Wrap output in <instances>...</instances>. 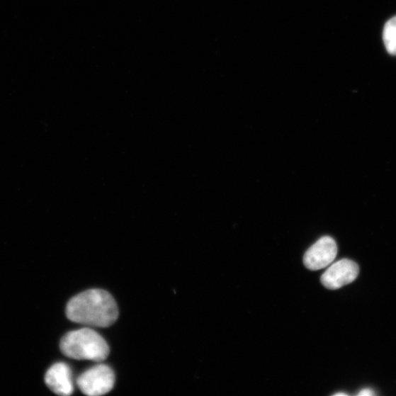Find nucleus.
Returning a JSON list of instances; mask_svg holds the SVG:
<instances>
[{
	"label": "nucleus",
	"instance_id": "obj_1",
	"mask_svg": "<svg viewBox=\"0 0 396 396\" xmlns=\"http://www.w3.org/2000/svg\"><path fill=\"white\" fill-rule=\"evenodd\" d=\"M68 319L75 323L95 327H108L118 317V309L114 298L106 290L91 289L69 302Z\"/></svg>",
	"mask_w": 396,
	"mask_h": 396
},
{
	"label": "nucleus",
	"instance_id": "obj_2",
	"mask_svg": "<svg viewBox=\"0 0 396 396\" xmlns=\"http://www.w3.org/2000/svg\"><path fill=\"white\" fill-rule=\"evenodd\" d=\"M60 348L65 356L77 361L101 362L110 353L106 341L88 327L68 332L61 339Z\"/></svg>",
	"mask_w": 396,
	"mask_h": 396
},
{
	"label": "nucleus",
	"instance_id": "obj_3",
	"mask_svg": "<svg viewBox=\"0 0 396 396\" xmlns=\"http://www.w3.org/2000/svg\"><path fill=\"white\" fill-rule=\"evenodd\" d=\"M115 373L107 365L99 364L83 372L77 380L81 392L99 396L109 392L115 385Z\"/></svg>",
	"mask_w": 396,
	"mask_h": 396
},
{
	"label": "nucleus",
	"instance_id": "obj_4",
	"mask_svg": "<svg viewBox=\"0 0 396 396\" xmlns=\"http://www.w3.org/2000/svg\"><path fill=\"white\" fill-rule=\"evenodd\" d=\"M337 254L338 247L335 240L324 237L307 249L304 256V264L308 269L319 270L334 261Z\"/></svg>",
	"mask_w": 396,
	"mask_h": 396
},
{
	"label": "nucleus",
	"instance_id": "obj_5",
	"mask_svg": "<svg viewBox=\"0 0 396 396\" xmlns=\"http://www.w3.org/2000/svg\"><path fill=\"white\" fill-rule=\"evenodd\" d=\"M358 275V265L351 260L343 259L329 267L322 275L321 282L327 288L336 290L356 281Z\"/></svg>",
	"mask_w": 396,
	"mask_h": 396
},
{
	"label": "nucleus",
	"instance_id": "obj_6",
	"mask_svg": "<svg viewBox=\"0 0 396 396\" xmlns=\"http://www.w3.org/2000/svg\"><path fill=\"white\" fill-rule=\"evenodd\" d=\"M45 382L57 395L68 396L74 392L72 370L64 363L54 364L46 373Z\"/></svg>",
	"mask_w": 396,
	"mask_h": 396
},
{
	"label": "nucleus",
	"instance_id": "obj_7",
	"mask_svg": "<svg viewBox=\"0 0 396 396\" xmlns=\"http://www.w3.org/2000/svg\"><path fill=\"white\" fill-rule=\"evenodd\" d=\"M383 40L387 51L391 55H396V16L385 24L383 30Z\"/></svg>",
	"mask_w": 396,
	"mask_h": 396
},
{
	"label": "nucleus",
	"instance_id": "obj_8",
	"mask_svg": "<svg viewBox=\"0 0 396 396\" xmlns=\"http://www.w3.org/2000/svg\"><path fill=\"white\" fill-rule=\"evenodd\" d=\"M375 392L370 389H365L363 390L360 393H358V395H361V396H371V395H374Z\"/></svg>",
	"mask_w": 396,
	"mask_h": 396
},
{
	"label": "nucleus",
	"instance_id": "obj_9",
	"mask_svg": "<svg viewBox=\"0 0 396 396\" xmlns=\"http://www.w3.org/2000/svg\"><path fill=\"white\" fill-rule=\"evenodd\" d=\"M335 395L336 396H338V395L341 396V395H347V394L344 393V392H339V393L335 394Z\"/></svg>",
	"mask_w": 396,
	"mask_h": 396
}]
</instances>
